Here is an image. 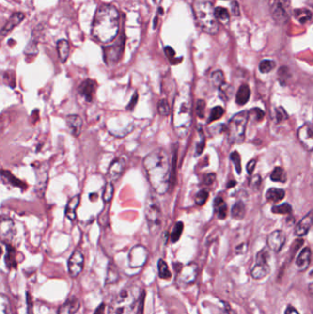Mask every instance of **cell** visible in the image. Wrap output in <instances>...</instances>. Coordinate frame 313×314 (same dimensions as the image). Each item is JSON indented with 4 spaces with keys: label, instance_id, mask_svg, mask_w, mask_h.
Here are the masks:
<instances>
[{
    "label": "cell",
    "instance_id": "obj_25",
    "mask_svg": "<svg viewBox=\"0 0 313 314\" xmlns=\"http://www.w3.org/2000/svg\"><path fill=\"white\" fill-rule=\"evenodd\" d=\"M0 177L2 180H4L7 184H9L12 187L15 188H19L21 189H26L27 185L20 181L16 176H14L9 171H5V170H0Z\"/></svg>",
    "mask_w": 313,
    "mask_h": 314
},
{
    "label": "cell",
    "instance_id": "obj_3",
    "mask_svg": "<svg viewBox=\"0 0 313 314\" xmlns=\"http://www.w3.org/2000/svg\"><path fill=\"white\" fill-rule=\"evenodd\" d=\"M173 125L178 136H185L191 124V103L188 96L175 97L173 110Z\"/></svg>",
    "mask_w": 313,
    "mask_h": 314
},
{
    "label": "cell",
    "instance_id": "obj_1",
    "mask_svg": "<svg viewBox=\"0 0 313 314\" xmlns=\"http://www.w3.org/2000/svg\"><path fill=\"white\" fill-rule=\"evenodd\" d=\"M143 167L154 190L161 195L165 194L171 179L169 158L165 151L157 149L149 154L143 160Z\"/></svg>",
    "mask_w": 313,
    "mask_h": 314
},
{
    "label": "cell",
    "instance_id": "obj_27",
    "mask_svg": "<svg viewBox=\"0 0 313 314\" xmlns=\"http://www.w3.org/2000/svg\"><path fill=\"white\" fill-rule=\"evenodd\" d=\"M213 207H214V211L217 215L218 219H219V220L226 219L228 207H227L226 202L221 197H217L214 200Z\"/></svg>",
    "mask_w": 313,
    "mask_h": 314
},
{
    "label": "cell",
    "instance_id": "obj_31",
    "mask_svg": "<svg viewBox=\"0 0 313 314\" xmlns=\"http://www.w3.org/2000/svg\"><path fill=\"white\" fill-rule=\"evenodd\" d=\"M266 198L269 202H279L285 198V191L279 188H270L266 194Z\"/></svg>",
    "mask_w": 313,
    "mask_h": 314
},
{
    "label": "cell",
    "instance_id": "obj_26",
    "mask_svg": "<svg viewBox=\"0 0 313 314\" xmlns=\"http://www.w3.org/2000/svg\"><path fill=\"white\" fill-rule=\"evenodd\" d=\"M251 96V89L248 85L244 84L239 87L236 93V103L239 106H244L249 101Z\"/></svg>",
    "mask_w": 313,
    "mask_h": 314
},
{
    "label": "cell",
    "instance_id": "obj_23",
    "mask_svg": "<svg viewBox=\"0 0 313 314\" xmlns=\"http://www.w3.org/2000/svg\"><path fill=\"white\" fill-rule=\"evenodd\" d=\"M313 225V212L310 211L306 216L301 219L295 228V235L297 236H304L309 233Z\"/></svg>",
    "mask_w": 313,
    "mask_h": 314
},
{
    "label": "cell",
    "instance_id": "obj_12",
    "mask_svg": "<svg viewBox=\"0 0 313 314\" xmlns=\"http://www.w3.org/2000/svg\"><path fill=\"white\" fill-rule=\"evenodd\" d=\"M16 235L14 221L7 216L0 217V241L5 244H10Z\"/></svg>",
    "mask_w": 313,
    "mask_h": 314
},
{
    "label": "cell",
    "instance_id": "obj_4",
    "mask_svg": "<svg viewBox=\"0 0 313 314\" xmlns=\"http://www.w3.org/2000/svg\"><path fill=\"white\" fill-rule=\"evenodd\" d=\"M214 9L213 4L209 1H198L194 5L195 19L200 29L208 34H217L219 31Z\"/></svg>",
    "mask_w": 313,
    "mask_h": 314
},
{
    "label": "cell",
    "instance_id": "obj_62",
    "mask_svg": "<svg viewBox=\"0 0 313 314\" xmlns=\"http://www.w3.org/2000/svg\"><path fill=\"white\" fill-rule=\"evenodd\" d=\"M235 185H236V181H235V180H231V181L228 183V185H227V188H234Z\"/></svg>",
    "mask_w": 313,
    "mask_h": 314
},
{
    "label": "cell",
    "instance_id": "obj_9",
    "mask_svg": "<svg viewBox=\"0 0 313 314\" xmlns=\"http://www.w3.org/2000/svg\"><path fill=\"white\" fill-rule=\"evenodd\" d=\"M176 272V284L179 287H187L191 285L197 280L199 275V267L196 263H189L186 266H181V267Z\"/></svg>",
    "mask_w": 313,
    "mask_h": 314
},
{
    "label": "cell",
    "instance_id": "obj_15",
    "mask_svg": "<svg viewBox=\"0 0 313 314\" xmlns=\"http://www.w3.org/2000/svg\"><path fill=\"white\" fill-rule=\"evenodd\" d=\"M85 257L79 250L71 254L68 260V271L72 278H77L84 268Z\"/></svg>",
    "mask_w": 313,
    "mask_h": 314
},
{
    "label": "cell",
    "instance_id": "obj_47",
    "mask_svg": "<svg viewBox=\"0 0 313 314\" xmlns=\"http://www.w3.org/2000/svg\"><path fill=\"white\" fill-rule=\"evenodd\" d=\"M0 314H9V298L0 293Z\"/></svg>",
    "mask_w": 313,
    "mask_h": 314
},
{
    "label": "cell",
    "instance_id": "obj_8",
    "mask_svg": "<svg viewBox=\"0 0 313 314\" xmlns=\"http://www.w3.org/2000/svg\"><path fill=\"white\" fill-rule=\"evenodd\" d=\"M269 4L274 20L279 24H285L290 14V0H269Z\"/></svg>",
    "mask_w": 313,
    "mask_h": 314
},
{
    "label": "cell",
    "instance_id": "obj_33",
    "mask_svg": "<svg viewBox=\"0 0 313 314\" xmlns=\"http://www.w3.org/2000/svg\"><path fill=\"white\" fill-rule=\"evenodd\" d=\"M270 178L274 182L285 183L287 181V173L282 167H276L270 174Z\"/></svg>",
    "mask_w": 313,
    "mask_h": 314
},
{
    "label": "cell",
    "instance_id": "obj_5",
    "mask_svg": "<svg viewBox=\"0 0 313 314\" xmlns=\"http://www.w3.org/2000/svg\"><path fill=\"white\" fill-rule=\"evenodd\" d=\"M137 288L127 287L115 297L109 308V314H131L136 305Z\"/></svg>",
    "mask_w": 313,
    "mask_h": 314
},
{
    "label": "cell",
    "instance_id": "obj_52",
    "mask_svg": "<svg viewBox=\"0 0 313 314\" xmlns=\"http://www.w3.org/2000/svg\"><path fill=\"white\" fill-rule=\"evenodd\" d=\"M118 279V275H117V271L110 270L109 269L108 271V276H107V283H112L114 281H116Z\"/></svg>",
    "mask_w": 313,
    "mask_h": 314
},
{
    "label": "cell",
    "instance_id": "obj_7",
    "mask_svg": "<svg viewBox=\"0 0 313 314\" xmlns=\"http://www.w3.org/2000/svg\"><path fill=\"white\" fill-rule=\"evenodd\" d=\"M145 218L148 222L149 229L152 234H156L162 225L163 214L160 204L154 196H150L145 202L144 208Z\"/></svg>",
    "mask_w": 313,
    "mask_h": 314
},
{
    "label": "cell",
    "instance_id": "obj_21",
    "mask_svg": "<svg viewBox=\"0 0 313 314\" xmlns=\"http://www.w3.org/2000/svg\"><path fill=\"white\" fill-rule=\"evenodd\" d=\"M80 301L77 297H71L58 309V314H75L78 312Z\"/></svg>",
    "mask_w": 313,
    "mask_h": 314
},
{
    "label": "cell",
    "instance_id": "obj_41",
    "mask_svg": "<svg viewBox=\"0 0 313 314\" xmlns=\"http://www.w3.org/2000/svg\"><path fill=\"white\" fill-rule=\"evenodd\" d=\"M272 212L275 214H290L292 212V207L288 203H284L279 206H274Z\"/></svg>",
    "mask_w": 313,
    "mask_h": 314
},
{
    "label": "cell",
    "instance_id": "obj_51",
    "mask_svg": "<svg viewBox=\"0 0 313 314\" xmlns=\"http://www.w3.org/2000/svg\"><path fill=\"white\" fill-rule=\"evenodd\" d=\"M204 147H205V136H204V134L201 132L200 133V142L197 144V146H196V151H197V155H200V154H202V152H203V150H204Z\"/></svg>",
    "mask_w": 313,
    "mask_h": 314
},
{
    "label": "cell",
    "instance_id": "obj_49",
    "mask_svg": "<svg viewBox=\"0 0 313 314\" xmlns=\"http://www.w3.org/2000/svg\"><path fill=\"white\" fill-rule=\"evenodd\" d=\"M287 118H288V115H287V111L282 107H279L276 110V120H277V122L286 121Z\"/></svg>",
    "mask_w": 313,
    "mask_h": 314
},
{
    "label": "cell",
    "instance_id": "obj_6",
    "mask_svg": "<svg viewBox=\"0 0 313 314\" xmlns=\"http://www.w3.org/2000/svg\"><path fill=\"white\" fill-rule=\"evenodd\" d=\"M248 120H249L248 111L244 110L239 113L235 114V116L229 121L226 127V131L230 143L240 144L244 142Z\"/></svg>",
    "mask_w": 313,
    "mask_h": 314
},
{
    "label": "cell",
    "instance_id": "obj_10",
    "mask_svg": "<svg viewBox=\"0 0 313 314\" xmlns=\"http://www.w3.org/2000/svg\"><path fill=\"white\" fill-rule=\"evenodd\" d=\"M124 47L123 37H121L114 44H110L103 48L104 61L108 65H114L121 60Z\"/></svg>",
    "mask_w": 313,
    "mask_h": 314
},
{
    "label": "cell",
    "instance_id": "obj_57",
    "mask_svg": "<svg viewBox=\"0 0 313 314\" xmlns=\"http://www.w3.org/2000/svg\"><path fill=\"white\" fill-rule=\"evenodd\" d=\"M232 12L235 16L240 15V7L236 1H233V3H232Z\"/></svg>",
    "mask_w": 313,
    "mask_h": 314
},
{
    "label": "cell",
    "instance_id": "obj_48",
    "mask_svg": "<svg viewBox=\"0 0 313 314\" xmlns=\"http://www.w3.org/2000/svg\"><path fill=\"white\" fill-rule=\"evenodd\" d=\"M231 161L234 163V165L235 166V169L237 171V173L240 174L242 173V165H241V157L240 155L238 154V152H233L231 154Z\"/></svg>",
    "mask_w": 313,
    "mask_h": 314
},
{
    "label": "cell",
    "instance_id": "obj_35",
    "mask_svg": "<svg viewBox=\"0 0 313 314\" xmlns=\"http://www.w3.org/2000/svg\"><path fill=\"white\" fill-rule=\"evenodd\" d=\"M294 16L300 23H306L312 19L313 14L312 11L309 9H299L294 11Z\"/></svg>",
    "mask_w": 313,
    "mask_h": 314
},
{
    "label": "cell",
    "instance_id": "obj_53",
    "mask_svg": "<svg viewBox=\"0 0 313 314\" xmlns=\"http://www.w3.org/2000/svg\"><path fill=\"white\" fill-rule=\"evenodd\" d=\"M137 102H138V93L135 92L134 95H133L132 97H131V102H130V103L128 104V106H127V110H132L135 108V106L137 104Z\"/></svg>",
    "mask_w": 313,
    "mask_h": 314
},
{
    "label": "cell",
    "instance_id": "obj_28",
    "mask_svg": "<svg viewBox=\"0 0 313 314\" xmlns=\"http://www.w3.org/2000/svg\"><path fill=\"white\" fill-rule=\"evenodd\" d=\"M270 273V267L268 264H255L252 267V277L254 279H262L266 278Z\"/></svg>",
    "mask_w": 313,
    "mask_h": 314
},
{
    "label": "cell",
    "instance_id": "obj_43",
    "mask_svg": "<svg viewBox=\"0 0 313 314\" xmlns=\"http://www.w3.org/2000/svg\"><path fill=\"white\" fill-rule=\"evenodd\" d=\"M269 258L270 254L268 250L266 248H264L256 254L255 264H268Z\"/></svg>",
    "mask_w": 313,
    "mask_h": 314
},
{
    "label": "cell",
    "instance_id": "obj_34",
    "mask_svg": "<svg viewBox=\"0 0 313 314\" xmlns=\"http://www.w3.org/2000/svg\"><path fill=\"white\" fill-rule=\"evenodd\" d=\"M210 79H211V83L214 87L219 89L220 87H222L224 84H225V78H224V74L221 70H217V71H214L212 74H211V77H210Z\"/></svg>",
    "mask_w": 313,
    "mask_h": 314
},
{
    "label": "cell",
    "instance_id": "obj_61",
    "mask_svg": "<svg viewBox=\"0 0 313 314\" xmlns=\"http://www.w3.org/2000/svg\"><path fill=\"white\" fill-rule=\"evenodd\" d=\"M105 313V304H101L98 306V308L96 309V312L94 314H104Z\"/></svg>",
    "mask_w": 313,
    "mask_h": 314
},
{
    "label": "cell",
    "instance_id": "obj_20",
    "mask_svg": "<svg viewBox=\"0 0 313 314\" xmlns=\"http://www.w3.org/2000/svg\"><path fill=\"white\" fill-rule=\"evenodd\" d=\"M66 124H67L70 133L75 137H78L79 135L81 134L82 126H83V121H82L81 117L78 115H75V114L68 115L66 117Z\"/></svg>",
    "mask_w": 313,
    "mask_h": 314
},
{
    "label": "cell",
    "instance_id": "obj_16",
    "mask_svg": "<svg viewBox=\"0 0 313 314\" xmlns=\"http://www.w3.org/2000/svg\"><path fill=\"white\" fill-rule=\"evenodd\" d=\"M286 234L281 230H276L270 234L267 238V245L270 249L276 253L280 252L283 248L284 244H286Z\"/></svg>",
    "mask_w": 313,
    "mask_h": 314
},
{
    "label": "cell",
    "instance_id": "obj_39",
    "mask_svg": "<svg viewBox=\"0 0 313 314\" xmlns=\"http://www.w3.org/2000/svg\"><path fill=\"white\" fill-rule=\"evenodd\" d=\"M223 114H224V110H223L222 107H220V106L214 107L211 110V112H210L209 119H208V123L219 120L223 116Z\"/></svg>",
    "mask_w": 313,
    "mask_h": 314
},
{
    "label": "cell",
    "instance_id": "obj_44",
    "mask_svg": "<svg viewBox=\"0 0 313 314\" xmlns=\"http://www.w3.org/2000/svg\"><path fill=\"white\" fill-rule=\"evenodd\" d=\"M170 106L168 104L167 100L163 98L158 102V112L162 116H167L170 113Z\"/></svg>",
    "mask_w": 313,
    "mask_h": 314
},
{
    "label": "cell",
    "instance_id": "obj_17",
    "mask_svg": "<svg viewBox=\"0 0 313 314\" xmlns=\"http://www.w3.org/2000/svg\"><path fill=\"white\" fill-rule=\"evenodd\" d=\"M96 87L97 85L96 81L92 79H87L83 81L79 86V94L83 96L87 102H92L96 94Z\"/></svg>",
    "mask_w": 313,
    "mask_h": 314
},
{
    "label": "cell",
    "instance_id": "obj_24",
    "mask_svg": "<svg viewBox=\"0 0 313 314\" xmlns=\"http://www.w3.org/2000/svg\"><path fill=\"white\" fill-rule=\"evenodd\" d=\"M80 195H76L73 198H71L65 207L64 214L65 217L69 219L70 220H75L77 219V209L78 208L80 204Z\"/></svg>",
    "mask_w": 313,
    "mask_h": 314
},
{
    "label": "cell",
    "instance_id": "obj_40",
    "mask_svg": "<svg viewBox=\"0 0 313 314\" xmlns=\"http://www.w3.org/2000/svg\"><path fill=\"white\" fill-rule=\"evenodd\" d=\"M214 12H215V17L217 18V20L219 19L223 23H227L229 21L230 14L226 9L219 7L217 9H214Z\"/></svg>",
    "mask_w": 313,
    "mask_h": 314
},
{
    "label": "cell",
    "instance_id": "obj_63",
    "mask_svg": "<svg viewBox=\"0 0 313 314\" xmlns=\"http://www.w3.org/2000/svg\"><path fill=\"white\" fill-rule=\"evenodd\" d=\"M1 254H2V249H1V247H0V256H1Z\"/></svg>",
    "mask_w": 313,
    "mask_h": 314
},
{
    "label": "cell",
    "instance_id": "obj_58",
    "mask_svg": "<svg viewBox=\"0 0 313 314\" xmlns=\"http://www.w3.org/2000/svg\"><path fill=\"white\" fill-rule=\"evenodd\" d=\"M165 53H166V55L168 56V58L170 59V61H173V58L174 59V55H175V52H174V50H173L171 47H169V46L165 47Z\"/></svg>",
    "mask_w": 313,
    "mask_h": 314
},
{
    "label": "cell",
    "instance_id": "obj_18",
    "mask_svg": "<svg viewBox=\"0 0 313 314\" xmlns=\"http://www.w3.org/2000/svg\"><path fill=\"white\" fill-rule=\"evenodd\" d=\"M125 166H126V162L123 158L122 157L116 158L109 167V170H108L109 178L111 179L112 181L118 180L123 174Z\"/></svg>",
    "mask_w": 313,
    "mask_h": 314
},
{
    "label": "cell",
    "instance_id": "obj_32",
    "mask_svg": "<svg viewBox=\"0 0 313 314\" xmlns=\"http://www.w3.org/2000/svg\"><path fill=\"white\" fill-rule=\"evenodd\" d=\"M246 212L245 204L242 201H237L232 209V217L236 220H242L244 218Z\"/></svg>",
    "mask_w": 313,
    "mask_h": 314
},
{
    "label": "cell",
    "instance_id": "obj_36",
    "mask_svg": "<svg viewBox=\"0 0 313 314\" xmlns=\"http://www.w3.org/2000/svg\"><path fill=\"white\" fill-rule=\"evenodd\" d=\"M157 267H158V275L160 279H170L172 278V274L168 268V266L163 259H159Z\"/></svg>",
    "mask_w": 313,
    "mask_h": 314
},
{
    "label": "cell",
    "instance_id": "obj_11",
    "mask_svg": "<svg viewBox=\"0 0 313 314\" xmlns=\"http://www.w3.org/2000/svg\"><path fill=\"white\" fill-rule=\"evenodd\" d=\"M36 176V185H35V191L37 195L43 197L46 191L47 185L49 181V167L47 164H41L33 166Z\"/></svg>",
    "mask_w": 313,
    "mask_h": 314
},
{
    "label": "cell",
    "instance_id": "obj_38",
    "mask_svg": "<svg viewBox=\"0 0 313 314\" xmlns=\"http://www.w3.org/2000/svg\"><path fill=\"white\" fill-rule=\"evenodd\" d=\"M183 230H184V223H183L182 221L176 222L174 228H173V231L171 233V237H170L172 243H176L180 239Z\"/></svg>",
    "mask_w": 313,
    "mask_h": 314
},
{
    "label": "cell",
    "instance_id": "obj_60",
    "mask_svg": "<svg viewBox=\"0 0 313 314\" xmlns=\"http://www.w3.org/2000/svg\"><path fill=\"white\" fill-rule=\"evenodd\" d=\"M247 249L246 244H240L239 246H237L236 248V253H244Z\"/></svg>",
    "mask_w": 313,
    "mask_h": 314
},
{
    "label": "cell",
    "instance_id": "obj_50",
    "mask_svg": "<svg viewBox=\"0 0 313 314\" xmlns=\"http://www.w3.org/2000/svg\"><path fill=\"white\" fill-rule=\"evenodd\" d=\"M205 108H206V103L203 99H199L197 101V106H196V112L197 115L200 118H203L204 117V113H205Z\"/></svg>",
    "mask_w": 313,
    "mask_h": 314
},
{
    "label": "cell",
    "instance_id": "obj_56",
    "mask_svg": "<svg viewBox=\"0 0 313 314\" xmlns=\"http://www.w3.org/2000/svg\"><path fill=\"white\" fill-rule=\"evenodd\" d=\"M255 165H256V160H254V159H252V160H251V161L247 164V166H246V170H247V173H248V174H252V172H253V170H254V168H255Z\"/></svg>",
    "mask_w": 313,
    "mask_h": 314
},
{
    "label": "cell",
    "instance_id": "obj_14",
    "mask_svg": "<svg viewBox=\"0 0 313 314\" xmlns=\"http://www.w3.org/2000/svg\"><path fill=\"white\" fill-rule=\"evenodd\" d=\"M297 138L301 145L307 151L312 152L313 149V125L310 122L304 123L297 131Z\"/></svg>",
    "mask_w": 313,
    "mask_h": 314
},
{
    "label": "cell",
    "instance_id": "obj_54",
    "mask_svg": "<svg viewBox=\"0 0 313 314\" xmlns=\"http://www.w3.org/2000/svg\"><path fill=\"white\" fill-rule=\"evenodd\" d=\"M215 179H216V174H208L204 176L203 182H204L205 185H208L209 186V185H211V184L213 183L215 181Z\"/></svg>",
    "mask_w": 313,
    "mask_h": 314
},
{
    "label": "cell",
    "instance_id": "obj_42",
    "mask_svg": "<svg viewBox=\"0 0 313 314\" xmlns=\"http://www.w3.org/2000/svg\"><path fill=\"white\" fill-rule=\"evenodd\" d=\"M276 67V63L272 60H263L259 63V70L263 74H267Z\"/></svg>",
    "mask_w": 313,
    "mask_h": 314
},
{
    "label": "cell",
    "instance_id": "obj_29",
    "mask_svg": "<svg viewBox=\"0 0 313 314\" xmlns=\"http://www.w3.org/2000/svg\"><path fill=\"white\" fill-rule=\"evenodd\" d=\"M7 253L5 256V263L9 269H13L17 267L16 261V249L11 244H6Z\"/></svg>",
    "mask_w": 313,
    "mask_h": 314
},
{
    "label": "cell",
    "instance_id": "obj_30",
    "mask_svg": "<svg viewBox=\"0 0 313 314\" xmlns=\"http://www.w3.org/2000/svg\"><path fill=\"white\" fill-rule=\"evenodd\" d=\"M57 51L62 63H65L70 54L69 43L66 40H60L57 43Z\"/></svg>",
    "mask_w": 313,
    "mask_h": 314
},
{
    "label": "cell",
    "instance_id": "obj_2",
    "mask_svg": "<svg viewBox=\"0 0 313 314\" xmlns=\"http://www.w3.org/2000/svg\"><path fill=\"white\" fill-rule=\"evenodd\" d=\"M120 15L112 5H102L96 11L92 23V35L101 44H110L119 33Z\"/></svg>",
    "mask_w": 313,
    "mask_h": 314
},
{
    "label": "cell",
    "instance_id": "obj_55",
    "mask_svg": "<svg viewBox=\"0 0 313 314\" xmlns=\"http://www.w3.org/2000/svg\"><path fill=\"white\" fill-rule=\"evenodd\" d=\"M252 188L256 190L259 188L260 184H261V177H260V175L257 174L253 178H252Z\"/></svg>",
    "mask_w": 313,
    "mask_h": 314
},
{
    "label": "cell",
    "instance_id": "obj_46",
    "mask_svg": "<svg viewBox=\"0 0 313 314\" xmlns=\"http://www.w3.org/2000/svg\"><path fill=\"white\" fill-rule=\"evenodd\" d=\"M208 198H209V191L206 190V189H202L200 191L198 192V194L196 195V198H195V201H196V204L199 205V206H203L206 201H208Z\"/></svg>",
    "mask_w": 313,
    "mask_h": 314
},
{
    "label": "cell",
    "instance_id": "obj_59",
    "mask_svg": "<svg viewBox=\"0 0 313 314\" xmlns=\"http://www.w3.org/2000/svg\"><path fill=\"white\" fill-rule=\"evenodd\" d=\"M285 314H299V313L297 311L296 309L293 306H287L286 311H285Z\"/></svg>",
    "mask_w": 313,
    "mask_h": 314
},
{
    "label": "cell",
    "instance_id": "obj_19",
    "mask_svg": "<svg viewBox=\"0 0 313 314\" xmlns=\"http://www.w3.org/2000/svg\"><path fill=\"white\" fill-rule=\"evenodd\" d=\"M25 15L21 12H17L11 15V17H9L8 22L5 24V26L3 27L0 31V38H5L7 35L10 33L17 25L20 24V22L24 19Z\"/></svg>",
    "mask_w": 313,
    "mask_h": 314
},
{
    "label": "cell",
    "instance_id": "obj_45",
    "mask_svg": "<svg viewBox=\"0 0 313 314\" xmlns=\"http://www.w3.org/2000/svg\"><path fill=\"white\" fill-rule=\"evenodd\" d=\"M248 116H249V118L253 119L255 122H261L265 118V112L259 108H254V109H252L250 111H248Z\"/></svg>",
    "mask_w": 313,
    "mask_h": 314
},
{
    "label": "cell",
    "instance_id": "obj_22",
    "mask_svg": "<svg viewBox=\"0 0 313 314\" xmlns=\"http://www.w3.org/2000/svg\"><path fill=\"white\" fill-rule=\"evenodd\" d=\"M312 260V251L310 247H306L297 255L296 259L297 268L299 271L307 270L311 265Z\"/></svg>",
    "mask_w": 313,
    "mask_h": 314
},
{
    "label": "cell",
    "instance_id": "obj_37",
    "mask_svg": "<svg viewBox=\"0 0 313 314\" xmlns=\"http://www.w3.org/2000/svg\"><path fill=\"white\" fill-rule=\"evenodd\" d=\"M114 195V186L111 182H107L105 185L103 193H102V199L105 203H110Z\"/></svg>",
    "mask_w": 313,
    "mask_h": 314
},
{
    "label": "cell",
    "instance_id": "obj_13",
    "mask_svg": "<svg viewBox=\"0 0 313 314\" xmlns=\"http://www.w3.org/2000/svg\"><path fill=\"white\" fill-rule=\"evenodd\" d=\"M148 251L142 245H135L129 253V265L131 267H141L147 261Z\"/></svg>",
    "mask_w": 313,
    "mask_h": 314
}]
</instances>
